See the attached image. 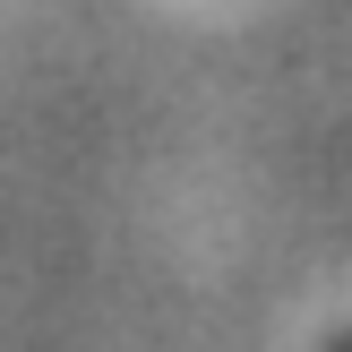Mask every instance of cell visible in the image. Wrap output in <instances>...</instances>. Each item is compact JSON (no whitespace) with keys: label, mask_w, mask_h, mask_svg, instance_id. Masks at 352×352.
<instances>
[{"label":"cell","mask_w":352,"mask_h":352,"mask_svg":"<svg viewBox=\"0 0 352 352\" xmlns=\"http://www.w3.org/2000/svg\"><path fill=\"white\" fill-rule=\"evenodd\" d=\"M336 352H352V344H336Z\"/></svg>","instance_id":"1"}]
</instances>
